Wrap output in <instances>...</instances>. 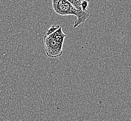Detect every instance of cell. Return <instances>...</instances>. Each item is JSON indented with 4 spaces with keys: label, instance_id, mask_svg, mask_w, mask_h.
Instances as JSON below:
<instances>
[{
    "label": "cell",
    "instance_id": "3",
    "mask_svg": "<svg viewBox=\"0 0 131 121\" xmlns=\"http://www.w3.org/2000/svg\"><path fill=\"white\" fill-rule=\"evenodd\" d=\"M67 1L69 2H70L78 9L79 10L82 9L81 6H80L82 0H67Z\"/></svg>",
    "mask_w": 131,
    "mask_h": 121
},
{
    "label": "cell",
    "instance_id": "2",
    "mask_svg": "<svg viewBox=\"0 0 131 121\" xmlns=\"http://www.w3.org/2000/svg\"><path fill=\"white\" fill-rule=\"evenodd\" d=\"M45 51L50 58H58L62 55L63 44L61 43L51 34H45L43 37Z\"/></svg>",
    "mask_w": 131,
    "mask_h": 121
},
{
    "label": "cell",
    "instance_id": "4",
    "mask_svg": "<svg viewBox=\"0 0 131 121\" xmlns=\"http://www.w3.org/2000/svg\"><path fill=\"white\" fill-rule=\"evenodd\" d=\"M90 0H82L81 3V8L83 11L87 10V8L89 4Z\"/></svg>",
    "mask_w": 131,
    "mask_h": 121
},
{
    "label": "cell",
    "instance_id": "1",
    "mask_svg": "<svg viewBox=\"0 0 131 121\" xmlns=\"http://www.w3.org/2000/svg\"><path fill=\"white\" fill-rule=\"evenodd\" d=\"M52 4L54 10L58 15H73L77 17L74 24V29L84 23L89 17V11L78 9L67 0H52Z\"/></svg>",
    "mask_w": 131,
    "mask_h": 121
}]
</instances>
